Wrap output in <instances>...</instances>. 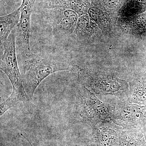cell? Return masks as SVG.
<instances>
[{
    "label": "cell",
    "mask_w": 146,
    "mask_h": 146,
    "mask_svg": "<svg viewBox=\"0 0 146 146\" xmlns=\"http://www.w3.org/2000/svg\"><path fill=\"white\" fill-rule=\"evenodd\" d=\"M23 66V84L30 100L44 79L58 71L71 70L64 61L44 58L30 52L21 56Z\"/></svg>",
    "instance_id": "cell-1"
},
{
    "label": "cell",
    "mask_w": 146,
    "mask_h": 146,
    "mask_svg": "<svg viewBox=\"0 0 146 146\" xmlns=\"http://www.w3.org/2000/svg\"><path fill=\"white\" fill-rule=\"evenodd\" d=\"M1 69L8 77L13 86L10 96L2 103L4 109L8 110L19 102L28 101L16 57V36L13 29L8 38L1 46Z\"/></svg>",
    "instance_id": "cell-2"
},
{
    "label": "cell",
    "mask_w": 146,
    "mask_h": 146,
    "mask_svg": "<svg viewBox=\"0 0 146 146\" xmlns=\"http://www.w3.org/2000/svg\"><path fill=\"white\" fill-rule=\"evenodd\" d=\"M36 0H23L19 7L21 15L20 21L15 28L16 49L20 56L31 52L30 38L31 21L33 9Z\"/></svg>",
    "instance_id": "cell-3"
},
{
    "label": "cell",
    "mask_w": 146,
    "mask_h": 146,
    "mask_svg": "<svg viewBox=\"0 0 146 146\" xmlns=\"http://www.w3.org/2000/svg\"><path fill=\"white\" fill-rule=\"evenodd\" d=\"M49 19L54 35L60 38L73 32L77 23L78 15L70 9L54 8L50 11Z\"/></svg>",
    "instance_id": "cell-4"
},
{
    "label": "cell",
    "mask_w": 146,
    "mask_h": 146,
    "mask_svg": "<svg viewBox=\"0 0 146 146\" xmlns=\"http://www.w3.org/2000/svg\"><path fill=\"white\" fill-rule=\"evenodd\" d=\"M21 12L20 8L12 13L2 16L0 18V40L1 46L8 38L11 31L15 29L20 21Z\"/></svg>",
    "instance_id": "cell-5"
},
{
    "label": "cell",
    "mask_w": 146,
    "mask_h": 146,
    "mask_svg": "<svg viewBox=\"0 0 146 146\" xmlns=\"http://www.w3.org/2000/svg\"><path fill=\"white\" fill-rule=\"evenodd\" d=\"M74 11L79 16L86 14L88 12V5L84 0H68V7Z\"/></svg>",
    "instance_id": "cell-6"
},
{
    "label": "cell",
    "mask_w": 146,
    "mask_h": 146,
    "mask_svg": "<svg viewBox=\"0 0 146 146\" xmlns=\"http://www.w3.org/2000/svg\"><path fill=\"white\" fill-rule=\"evenodd\" d=\"M49 6L51 9L67 8L68 0H47Z\"/></svg>",
    "instance_id": "cell-7"
},
{
    "label": "cell",
    "mask_w": 146,
    "mask_h": 146,
    "mask_svg": "<svg viewBox=\"0 0 146 146\" xmlns=\"http://www.w3.org/2000/svg\"><path fill=\"white\" fill-rule=\"evenodd\" d=\"M89 16L93 20L96 22L99 21L100 18L101 11L99 9L96 7H91L88 10Z\"/></svg>",
    "instance_id": "cell-8"
},
{
    "label": "cell",
    "mask_w": 146,
    "mask_h": 146,
    "mask_svg": "<svg viewBox=\"0 0 146 146\" xmlns=\"http://www.w3.org/2000/svg\"><path fill=\"white\" fill-rule=\"evenodd\" d=\"M105 5L109 8H114L121 2L122 0H102Z\"/></svg>",
    "instance_id": "cell-9"
},
{
    "label": "cell",
    "mask_w": 146,
    "mask_h": 146,
    "mask_svg": "<svg viewBox=\"0 0 146 146\" xmlns=\"http://www.w3.org/2000/svg\"><path fill=\"white\" fill-rule=\"evenodd\" d=\"M84 1H85L86 3H89V1H90V0H84Z\"/></svg>",
    "instance_id": "cell-10"
}]
</instances>
